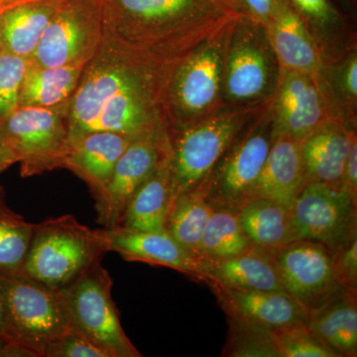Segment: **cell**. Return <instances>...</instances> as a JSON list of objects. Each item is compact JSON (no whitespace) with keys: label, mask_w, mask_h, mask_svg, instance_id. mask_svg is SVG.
Segmentation results:
<instances>
[{"label":"cell","mask_w":357,"mask_h":357,"mask_svg":"<svg viewBox=\"0 0 357 357\" xmlns=\"http://www.w3.org/2000/svg\"><path fill=\"white\" fill-rule=\"evenodd\" d=\"M172 72L103 35L68 105L69 143L98 131L134 139L166 124L164 95Z\"/></svg>","instance_id":"6da1fadb"},{"label":"cell","mask_w":357,"mask_h":357,"mask_svg":"<svg viewBox=\"0 0 357 357\" xmlns=\"http://www.w3.org/2000/svg\"><path fill=\"white\" fill-rule=\"evenodd\" d=\"M102 31L175 69L192 50L243 15L230 0H100Z\"/></svg>","instance_id":"7a4b0ae2"},{"label":"cell","mask_w":357,"mask_h":357,"mask_svg":"<svg viewBox=\"0 0 357 357\" xmlns=\"http://www.w3.org/2000/svg\"><path fill=\"white\" fill-rule=\"evenodd\" d=\"M236 20L199 44L173 70L163 102L168 130L189 128L225 109L223 67Z\"/></svg>","instance_id":"3957f363"},{"label":"cell","mask_w":357,"mask_h":357,"mask_svg":"<svg viewBox=\"0 0 357 357\" xmlns=\"http://www.w3.org/2000/svg\"><path fill=\"white\" fill-rule=\"evenodd\" d=\"M270 102L220 110L189 128L168 130V165L174 198L199 189L239 134Z\"/></svg>","instance_id":"277c9868"},{"label":"cell","mask_w":357,"mask_h":357,"mask_svg":"<svg viewBox=\"0 0 357 357\" xmlns=\"http://www.w3.org/2000/svg\"><path fill=\"white\" fill-rule=\"evenodd\" d=\"M103 253L98 230L81 225L73 215L50 218L34 225L20 276L59 291Z\"/></svg>","instance_id":"5b68a950"},{"label":"cell","mask_w":357,"mask_h":357,"mask_svg":"<svg viewBox=\"0 0 357 357\" xmlns=\"http://www.w3.org/2000/svg\"><path fill=\"white\" fill-rule=\"evenodd\" d=\"M279 70L264 25L244 14L239 16L232 26L223 67L225 109L270 102Z\"/></svg>","instance_id":"8992f818"},{"label":"cell","mask_w":357,"mask_h":357,"mask_svg":"<svg viewBox=\"0 0 357 357\" xmlns=\"http://www.w3.org/2000/svg\"><path fill=\"white\" fill-rule=\"evenodd\" d=\"M0 295L16 344L27 356L43 357L45 347L72 328L60 292L39 282L0 273Z\"/></svg>","instance_id":"52a82bcc"},{"label":"cell","mask_w":357,"mask_h":357,"mask_svg":"<svg viewBox=\"0 0 357 357\" xmlns=\"http://www.w3.org/2000/svg\"><path fill=\"white\" fill-rule=\"evenodd\" d=\"M274 138L269 103L239 134L197 190L215 208L238 210L252 199Z\"/></svg>","instance_id":"ba28073f"},{"label":"cell","mask_w":357,"mask_h":357,"mask_svg":"<svg viewBox=\"0 0 357 357\" xmlns=\"http://www.w3.org/2000/svg\"><path fill=\"white\" fill-rule=\"evenodd\" d=\"M96 259L69 285L59 290L70 324L109 357H141L122 328L112 297L109 272Z\"/></svg>","instance_id":"9c48e42d"},{"label":"cell","mask_w":357,"mask_h":357,"mask_svg":"<svg viewBox=\"0 0 357 357\" xmlns=\"http://www.w3.org/2000/svg\"><path fill=\"white\" fill-rule=\"evenodd\" d=\"M64 105H20L0 119V129L17 157L24 177L63 167L69 143Z\"/></svg>","instance_id":"30bf717a"},{"label":"cell","mask_w":357,"mask_h":357,"mask_svg":"<svg viewBox=\"0 0 357 357\" xmlns=\"http://www.w3.org/2000/svg\"><path fill=\"white\" fill-rule=\"evenodd\" d=\"M291 213L297 238L324 244L333 256L357 237V201L344 188L307 183Z\"/></svg>","instance_id":"8fae6325"},{"label":"cell","mask_w":357,"mask_h":357,"mask_svg":"<svg viewBox=\"0 0 357 357\" xmlns=\"http://www.w3.org/2000/svg\"><path fill=\"white\" fill-rule=\"evenodd\" d=\"M100 0H63L44 30L33 64L60 67L89 61L102 42Z\"/></svg>","instance_id":"7c38bea8"},{"label":"cell","mask_w":357,"mask_h":357,"mask_svg":"<svg viewBox=\"0 0 357 357\" xmlns=\"http://www.w3.org/2000/svg\"><path fill=\"white\" fill-rule=\"evenodd\" d=\"M170 154L166 124L134 138L114 169L109 184L96 197V222L105 229L116 227L129 199Z\"/></svg>","instance_id":"4fadbf2b"},{"label":"cell","mask_w":357,"mask_h":357,"mask_svg":"<svg viewBox=\"0 0 357 357\" xmlns=\"http://www.w3.org/2000/svg\"><path fill=\"white\" fill-rule=\"evenodd\" d=\"M274 261L284 290L310 312L340 290L333 256L324 244L297 239L273 249Z\"/></svg>","instance_id":"5bb4252c"},{"label":"cell","mask_w":357,"mask_h":357,"mask_svg":"<svg viewBox=\"0 0 357 357\" xmlns=\"http://www.w3.org/2000/svg\"><path fill=\"white\" fill-rule=\"evenodd\" d=\"M270 114L275 136H288L302 142L332 116L321 77L279 70Z\"/></svg>","instance_id":"9a60e30c"},{"label":"cell","mask_w":357,"mask_h":357,"mask_svg":"<svg viewBox=\"0 0 357 357\" xmlns=\"http://www.w3.org/2000/svg\"><path fill=\"white\" fill-rule=\"evenodd\" d=\"M103 250L119 253L124 260L168 267L208 283L204 263L166 231H139L115 227L98 229Z\"/></svg>","instance_id":"2e32d148"},{"label":"cell","mask_w":357,"mask_h":357,"mask_svg":"<svg viewBox=\"0 0 357 357\" xmlns=\"http://www.w3.org/2000/svg\"><path fill=\"white\" fill-rule=\"evenodd\" d=\"M230 318L243 319L272 331L307 325L310 311L284 291H250L211 286Z\"/></svg>","instance_id":"e0dca14e"},{"label":"cell","mask_w":357,"mask_h":357,"mask_svg":"<svg viewBox=\"0 0 357 357\" xmlns=\"http://www.w3.org/2000/svg\"><path fill=\"white\" fill-rule=\"evenodd\" d=\"M356 139V126L338 117H328L314 129L301 142L307 183L344 188L345 161Z\"/></svg>","instance_id":"ac0fdd59"},{"label":"cell","mask_w":357,"mask_h":357,"mask_svg":"<svg viewBox=\"0 0 357 357\" xmlns=\"http://www.w3.org/2000/svg\"><path fill=\"white\" fill-rule=\"evenodd\" d=\"M264 27L279 69L321 77L324 61L318 44L286 0Z\"/></svg>","instance_id":"d6986e66"},{"label":"cell","mask_w":357,"mask_h":357,"mask_svg":"<svg viewBox=\"0 0 357 357\" xmlns=\"http://www.w3.org/2000/svg\"><path fill=\"white\" fill-rule=\"evenodd\" d=\"M307 183L301 142L288 136H275L252 198L270 199L291 211Z\"/></svg>","instance_id":"ffe728a7"},{"label":"cell","mask_w":357,"mask_h":357,"mask_svg":"<svg viewBox=\"0 0 357 357\" xmlns=\"http://www.w3.org/2000/svg\"><path fill=\"white\" fill-rule=\"evenodd\" d=\"M131 140L107 131L86 134L69 143L63 168L83 178L96 198L109 184L117 161Z\"/></svg>","instance_id":"44dd1931"},{"label":"cell","mask_w":357,"mask_h":357,"mask_svg":"<svg viewBox=\"0 0 357 357\" xmlns=\"http://www.w3.org/2000/svg\"><path fill=\"white\" fill-rule=\"evenodd\" d=\"M208 285L250 291H284L273 249L252 245L220 261L204 263Z\"/></svg>","instance_id":"7402d4cb"},{"label":"cell","mask_w":357,"mask_h":357,"mask_svg":"<svg viewBox=\"0 0 357 357\" xmlns=\"http://www.w3.org/2000/svg\"><path fill=\"white\" fill-rule=\"evenodd\" d=\"M307 326L337 357L357 356V294L340 288L310 312Z\"/></svg>","instance_id":"603a6c76"},{"label":"cell","mask_w":357,"mask_h":357,"mask_svg":"<svg viewBox=\"0 0 357 357\" xmlns=\"http://www.w3.org/2000/svg\"><path fill=\"white\" fill-rule=\"evenodd\" d=\"M168 161L169 156L134 192L116 227L166 231L167 217L174 199Z\"/></svg>","instance_id":"cb8c5ba5"},{"label":"cell","mask_w":357,"mask_h":357,"mask_svg":"<svg viewBox=\"0 0 357 357\" xmlns=\"http://www.w3.org/2000/svg\"><path fill=\"white\" fill-rule=\"evenodd\" d=\"M61 1L63 0H44L2 11L0 33L4 50L31 59Z\"/></svg>","instance_id":"d4e9b609"},{"label":"cell","mask_w":357,"mask_h":357,"mask_svg":"<svg viewBox=\"0 0 357 357\" xmlns=\"http://www.w3.org/2000/svg\"><path fill=\"white\" fill-rule=\"evenodd\" d=\"M236 211L253 245L276 249L298 239L292 213L273 201L252 198Z\"/></svg>","instance_id":"484cf974"},{"label":"cell","mask_w":357,"mask_h":357,"mask_svg":"<svg viewBox=\"0 0 357 357\" xmlns=\"http://www.w3.org/2000/svg\"><path fill=\"white\" fill-rule=\"evenodd\" d=\"M88 63L82 61L60 67H42L32 63L21 88L20 105L56 107L69 102Z\"/></svg>","instance_id":"4316f807"},{"label":"cell","mask_w":357,"mask_h":357,"mask_svg":"<svg viewBox=\"0 0 357 357\" xmlns=\"http://www.w3.org/2000/svg\"><path fill=\"white\" fill-rule=\"evenodd\" d=\"M215 208L198 190L174 198L166 220V232L199 260L202 234Z\"/></svg>","instance_id":"83f0119b"},{"label":"cell","mask_w":357,"mask_h":357,"mask_svg":"<svg viewBox=\"0 0 357 357\" xmlns=\"http://www.w3.org/2000/svg\"><path fill=\"white\" fill-rule=\"evenodd\" d=\"M252 245L239 222L236 211L215 208L202 234L199 257L203 263L220 261L239 255Z\"/></svg>","instance_id":"f1b7e54d"},{"label":"cell","mask_w":357,"mask_h":357,"mask_svg":"<svg viewBox=\"0 0 357 357\" xmlns=\"http://www.w3.org/2000/svg\"><path fill=\"white\" fill-rule=\"evenodd\" d=\"M314 37L324 63L340 55L337 32L345 28L344 17L331 0H286Z\"/></svg>","instance_id":"f546056e"},{"label":"cell","mask_w":357,"mask_h":357,"mask_svg":"<svg viewBox=\"0 0 357 357\" xmlns=\"http://www.w3.org/2000/svg\"><path fill=\"white\" fill-rule=\"evenodd\" d=\"M34 225L8 208L0 188V273L20 275Z\"/></svg>","instance_id":"4dcf8cb0"},{"label":"cell","mask_w":357,"mask_h":357,"mask_svg":"<svg viewBox=\"0 0 357 357\" xmlns=\"http://www.w3.org/2000/svg\"><path fill=\"white\" fill-rule=\"evenodd\" d=\"M229 319V335L222 356L281 357L274 331L236 318Z\"/></svg>","instance_id":"1f68e13d"},{"label":"cell","mask_w":357,"mask_h":357,"mask_svg":"<svg viewBox=\"0 0 357 357\" xmlns=\"http://www.w3.org/2000/svg\"><path fill=\"white\" fill-rule=\"evenodd\" d=\"M32 59L0 52V119L10 114L20 105L21 88Z\"/></svg>","instance_id":"d6a6232c"},{"label":"cell","mask_w":357,"mask_h":357,"mask_svg":"<svg viewBox=\"0 0 357 357\" xmlns=\"http://www.w3.org/2000/svg\"><path fill=\"white\" fill-rule=\"evenodd\" d=\"M281 357H337L307 325L274 331Z\"/></svg>","instance_id":"836d02e7"},{"label":"cell","mask_w":357,"mask_h":357,"mask_svg":"<svg viewBox=\"0 0 357 357\" xmlns=\"http://www.w3.org/2000/svg\"><path fill=\"white\" fill-rule=\"evenodd\" d=\"M43 357H109V354L72 326L65 335L45 347Z\"/></svg>","instance_id":"e575fe53"},{"label":"cell","mask_w":357,"mask_h":357,"mask_svg":"<svg viewBox=\"0 0 357 357\" xmlns=\"http://www.w3.org/2000/svg\"><path fill=\"white\" fill-rule=\"evenodd\" d=\"M333 269L340 287L357 294V237L333 256Z\"/></svg>","instance_id":"d590c367"},{"label":"cell","mask_w":357,"mask_h":357,"mask_svg":"<svg viewBox=\"0 0 357 357\" xmlns=\"http://www.w3.org/2000/svg\"><path fill=\"white\" fill-rule=\"evenodd\" d=\"M281 0H230L244 15L266 26L273 20Z\"/></svg>","instance_id":"8d00e7d4"},{"label":"cell","mask_w":357,"mask_h":357,"mask_svg":"<svg viewBox=\"0 0 357 357\" xmlns=\"http://www.w3.org/2000/svg\"><path fill=\"white\" fill-rule=\"evenodd\" d=\"M342 184L344 190L357 201V139L352 143L351 150L347 155L342 176Z\"/></svg>","instance_id":"74e56055"},{"label":"cell","mask_w":357,"mask_h":357,"mask_svg":"<svg viewBox=\"0 0 357 357\" xmlns=\"http://www.w3.org/2000/svg\"><path fill=\"white\" fill-rule=\"evenodd\" d=\"M0 338L6 342L9 347H11L15 356H27L24 351L16 344L15 338L10 326L7 321L6 309H4L3 302H2L1 295H0Z\"/></svg>","instance_id":"f35d334b"},{"label":"cell","mask_w":357,"mask_h":357,"mask_svg":"<svg viewBox=\"0 0 357 357\" xmlns=\"http://www.w3.org/2000/svg\"><path fill=\"white\" fill-rule=\"evenodd\" d=\"M15 163H18L17 157L0 129V173L3 172Z\"/></svg>","instance_id":"ab89813d"},{"label":"cell","mask_w":357,"mask_h":357,"mask_svg":"<svg viewBox=\"0 0 357 357\" xmlns=\"http://www.w3.org/2000/svg\"><path fill=\"white\" fill-rule=\"evenodd\" d=\"M38 1H44V0H0V13L7 9L13 8V7Z\"/></svg>","instance_id":"60d3db41"},{"label":"cell","mask_w":357,"mask_h":357,"mask_svg":"<svg viewBox=\"0 0 357 357\" xmlns=\"http://www.w3.org/2000/svg\"><path fill=\"white\" fill-rule=\"evenodd\" d=\"M0 356H13V349L0 338Z\"/></svg>","instance_id":"b9f144b4"},{"label":"cell","mask_w":357,"mask_h":357,"mask_svg":"<svg viewBox=\"0 0 357 357\" xmlns=\"http://www.w3.org/2000/svg\"><path fill=\"white\" fill-rule=\"evenodd\" d=\"M3 50V43H2L1 33H0V52Z\"/></svg>","instance_id":"7bdbcfd3"}]
</instances>
